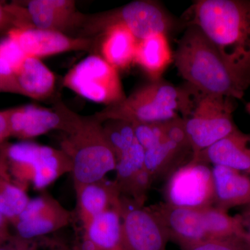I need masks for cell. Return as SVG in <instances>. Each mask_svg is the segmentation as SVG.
<instances>
[{
    "label": "cell",
    "instance_id": "4fadbf2b",
    "mask_svg": "<svg viewBox=\"0 0 250 250\" xmlns=\"http://www.w3.org/2000/svg\"><path fill=\"white\" fill-rule=\"evenodd\" d=\"M8 37L24 55L38 59L70 51L88 50L94 42L90 38L71 37L59 31L36 28L14 27Z\"/></svg>",
    "mask_w": 250,
    "mask_h": 250
},
{
    "label": "cell",
    "instance_id": "ac0fdd59",
    "mask_svg": "<svg viewBox=\"0 0 250 250\" xmlns=\"http://www.w3.org/2000/svg\"><path fill=\"white\" fill-rule=\"evenodd\" d=\"M75 189L77 211L83 228L94 218L120 206L122 195L115 181L104 178Z\"/></svg>",
    "mask_w": 250,
    "mask_h": 250
},
{
    "label": "cell",
    "instance_id": "d590c367",
    "mask_svg": "<svg viewBox=\"0 0 250 250\" xmlns=\"http://www.w3.org/2000/svg\"><path fill=\"white\" fill-rule=\"evenodd\" d=\"M241 215L244 219L250 218V205L243 207V209L242 210Z\"/></svg>",
    "mask_w": 250,
    "mask_h": 250
},
{
    "label": "cell",
    "instance_id": "836d02e7",
    "mask_svg": "<svg viewBox=\"0 0 250 250\" xmlns=\"http://www.w3.org/2000/svg\"><path fill=\"white\" fill-rule=\"evenodd\" d=\"M9 223V220L0 212V233L9 236V229H8Z\"/></svg>",
    "mask_w": 250,
    "mask_h": 250
},
{
    "label": "cell",
    "instance_id": "9a60e30c",
    "mask_svg": "<svg viewBox=\"0 0 250 250\" xmlns=\"http://www.w3.org/2000/svg\"><path fill=\"white\" fill-rule=\"evenodd\" d=\"M160 219L170 241L186 250L207 239L201 208L161 203L150 207Z\"/></svg>",
    "mask_w": 250,
    "mask_h": 250
},
{
    "label": "cell",
    "instance_id": "5bb4252c",
    "mask_svg": "<svg viewBox=\"0 0 250 250\" xmlns=\"http://www.w3.org/2000/svg\"><path fill=\"white\" fill-rule=\"evenodd\" d=\"M18 4L27 28L63 33L72 27H81L84 17L72 0H29Z\"/></svg>",
    "mask_w": 250,
    "mask_h": 250
},
{
    "label": "cell",
    "instance_id": "4316f807",
    "mask_svg": "<svg viewBox=\"0 0 250 250\" xmlns=\"http://www.w3.org/2000/svg\"><path fill=\"white\" fill-rule=\"evenodd\" d=\"M104 133L106 141L118 159L128 148L137 142L133 125L122 120L103 122Z\"/></svg>",
    "mask_w": 250,
    "mask_h": 250
},
{
    "label": "cell",
    "instance_id": "6da1fadb",
    "mask_svg": "<svg viewBox=\"0 0 250 250\" xmlns=\"http://www.w3.org/2000/svg\"><path fill=\"white\" fill-rule=\"evenodd\" d=\"M195 26L224 59L250 80V0H197L188 10Z\"/></svg>",
    "mask_w": 250,
    "mask_h": 250
},
{
    "label": "cell",
    "instance_id": "d6986e66",
    "mask_svg": "<svg viewBox=\"0 0 250 250\" xmlns=\"http://www.w3.org/2000/svg\"><path fill=\"white\" fill-rule=\"evenodd\" d=\"M83 229L80 250H124L120 206L94 218Z\"/></svg>",
    "mask_w": 250,
    "mask_h": 250
},
{
    "label": "cell",
    "instance_id": "9c48e42d",
    "mask_svg": "<svg viewBox=\"0 0 250 250\" xmlns=\"http://www.w3.org/2000/svg\"><path fill=\"white\" fill-rule=\"evenodd\" d=\"M166 203L174 207L202 208L214 205L215 188L209 165L190 160L167 177Z\"/></svg>",
    "mask_w": 250,
    "mask_h": 250
},
{
    "label": "cell",
    "instance_id": "484cf974",
    "mask_svg": "<svg viewBox=\"0 0 250 250\" xmlns=\"http://www.w3.org/2000/svg\"><path fill=\"white\" fill-rule=\"evenodd\" d=\"M29 200L26 190L15 183L0 159V212L12 224Z\"/></svg>",
    "mask_w": 250,
    "mask_h": 250
},
{
    "label": "cell",
    "instance_id": "ba28073f",
    "mask_svg": "<svg viewBox=\"0 0 250 250\" xmlns=\"http://www.w3.org/2000/svg\"><path fill=\"white\" fill-rule=\"evenodd\" d=\"M64 87L82 98L106 106L126 98L118 70L102 56L85 57L67 72Z\"/></svg>",
    "mask_w": 250,
    "mask_h": 250
},
{
    "label": "cell",
    "instance_id": "2e32d148",
    "mask_svg": "<svg viewBox=\"0 0 250 250\" xmlns=\"http://www.w3.org/2000/svg\"><path fill=\"white\" fill-rule=\"evenodd\" d=\"M115 180L123 196L145 205L153 182L145 165V149L135 143L117 159Z\"/></svg>",
    "mask_w": 250,
    "mask_h": 250
},
{
    "label": "cell",
    "instance_id": "e0dca14e",
    "mask_svg": "<svg viewBox=\"0 0 250 250\" xmlns=\"http://www.w3.org/2000/svg\"><path fill=\"white\" fill-rule=\"evenodd\" d=\"M191 159L208 165L225 166L250 175V134L236 130Z\"/></svg>",
    "mask_w": 250,
    "mask_h": 250
},
{
    "label": "cell",
    "instance_id": "4dcf8cb0",
    "mask_svg": "<svg viewBox=\"0 0 250 250\" xmlns=\"http://www.w3.org/2000/svg\"><path fill=\"white\" fill-rule=\"evenodd\" d=\"M0 250H35L31 240L24 239L15 235L10 236L0 244Z\"/></svg>",
    "mask_w": 250,
    "mask_h": 250
},
{
    "label": "cell",
    "instance_id": "7a4b0ae2",
    "mask_svg": "<svg viewBox=\"0 0 250 250\" xmlns=\"http://www.w3.org/2000/svg\"><path fill=\"white\" fill-rule=\"evenodd\" d=\"M174 62L188 84L201 93L242 100L250 86V80L236 72L195 26H187Z\"/></svg>",
    "mask_w": 250,
    "mask_h": 250
},
{
    "label": "cell",
    "instance_id": "44dd1931",
    "mask_svg": "<svg viewBox=\"0 0 250 250\" xmlns=\"http://www.w3.org/2000/svg\"><path fill=\"white\" fill-rule=\"evenodd\" d=\"M15 75L21 95L28 98L45 100L55 89V75L40 59L26 57Z\"/></svg>",
    "mask_w": 250,
    "mask_h": 250
},
{
    "label": "cell",
    "instance_id": "30bf717a",
    "mask_svg": "<svg viewBox=\"0 0 250 250\" xmlns=\"http://www.w3.org/2000/svg\"><path fill=\"white\" fill-rule=\"evenodd\" d=\"M120 211L124 250H166L170 238L150 207L122 195Z\"/></svg>",
    "mask_w": 250,
    "mask_h": 250
},
{
    "label": "cell",
    "instance_id": "52a82bcc",
    "mask_svg": "<svg viewBox=\"0 0 250 250\" xmlns=\"http://www.w3.org/2000/svg\"><path fill=\"white\" fill-rule=\"evenodd\" d=\"M234 100L200 93L191 114L184 119L192 157L238 129L233 118Z\"/></svg>",
    "mask_w": 250,
    "mask_h": 250
},
{
    "label": "cell",
    "instance_id": "1f68e13d",
    "mask_svg": "<svg viewBox=\"0 0 250 250\" xmlns=\"http://www.w3.org/2000/svg\"><path fill=\"white\" fill-rule=\"evenodd\" d=\"M11 137L7 111H0V146L4 144L8 138Z\"/></svg>",
    "mask_w": 250,
    "mask_h": 250
},
{
    "label": "cell",
    "instance_id": "3957f363",
    "mask_svg": "<svg viewBox=\"0 0 250 250\" xmlns=\"http://www.w3.org/2000/svg\"><path fill=\"white\" fill-rule=\"evenodd\" d=\"M200 92L190 85L177 86L163 80L151 81L116 104L94 116L101 122L122 120L131 123H159L190 116Z\"/></svg>",
    "mask_w": 250,
    "mask_h": 250
},
{
    "label": "cell",
    "instance_id": "cb8c5ba5",
    "mask_svg": "<svg viewBox=\"0 0 250 250\" xmlns=\"http://www.w3.org/2000/svg\"><path fill=\"white\" fill-rule=\"evenodd\" d=\"M188 157L192 159L190 148L183 147L166 139L160 143L145 150V165L153 181L170 175L180 166L187 164Z\"/></svg>",
    "mask_w": 250,
    "mask_h": 250
},
{
    "label": "cell",
    "instance_id": "5b68a950",
    "mask_svg": "<svg viewBox=\"0 0 250 250\" xmlns=\"http://www.w3.org/2000/svg\"><path fill=\"white\" fill-rule=\"evenodd\" d=\"M0 159L15 183L42 190L71 173L70 159L62 149L22 141L0 146Z\"/></svg>",
    "mask_w": 250,
    "mask_h": 250
},
{
    "label": "cell",
    "instance_id": "7c38bea8",
    "mask_svg": "<svg viewBox=\"0 0 250 250\" xmlns=\"http://www.w3.org/2000/svg\"><path fill=\"white\" fill-rule=\"evenodd\" d=\"M71 218L70 212L57 200L43 194L30 199L12 225L17 236L31 241L65 228Z\"/></svg>",
    "mask_w": 250,
    "mask_h": 250
},
{
    "label": "cell",
    "instance_id": "d4e9b609",
    "mask_svg": "<svg viewBox=\"0 0 250 250\" xmlns=\"http://www.w3.org/2000/svg\"><path fill=\"white\" fill-rule=\"evenodd\" d=\"M207 239L238 236L246 238L244 219L241 215L232 216L227 210L214 206L201 208Z\"/></svg>",
    "mask_w": 250,
    "mask_h": 250
},
{
    "label": "cell",
    "instance_id": "83f0119b",
    "mask_svg": "<svg viewBox=\"0 0 250 250\" xmlns=\"http://www.w3.org/2000/svg\"><path fill=\"white\" fill-rule=\"evenodd\" d=\"M131 124L136 141L145 150L154 147L166 139L164 122Z\"/></svg>",
    "mask_w": 250,
    "mask_h": 250
},
{
    "label": "cell",
    "instance_id": "ffe728a7",
    "mask_svg": "<svg viewBox=\"0 0 250 250\" xmlns=\"http://www.w3.org/2000/svg\"><path fill=\"white\" fill-rule=\"evenodd\" d=\"M214 182V207L227 210L250 205V177L225 166L212 168Z\"/></svg>",
    "mask_w": 250,
    "mask_h": 250
},
{
    "label": "cell",
    "instance_id": "f1b7e54d",
    "mask_svg": "<svg viewBox=\"0 0 250 250\" xmlns=\"http://www.w3.org/2000/svg\"><path fill=\"white\" fill-rule=\"evenodd\" d=\"M186 250H250V244L242 237L210 238Z\"/></svg>",
    "mask_w": 250,
    "mask_h": 250
},
{
    "label": "cell",
    "instance_id": "8992f818",
    "mask_svg": "<svg viewBox=\"0 0 250 250\" xmlns=\"http://www.w3.org/2000/svg\"><path fill=\"white\" fill-rule=\"evenodd\" d=\"M114 25L127 28L140 41L158 33L168 35L174 22L157 1L138 0L93 16L84 15L81 27L85 35H102L106 29Z\"/></svg>",
    "mask_w": 250,
    "mask_h": 250
},
{
    "label": "cell",
    "instance_id": "8fae6325",
    "mask_svg": "<svg viewBox=\"0 0 250 250\" xmlns=\"http://www.w3.org/2000/svg\"><path fill=\"white\" fill-rule=\"evenodd\" d=\"M6 111L11 136L21 140L34 139L52 130L66 133L73 112L61 103L54 109L25 105Z\"/></svg>",
    "mask_w": 250,
    "mask_h": 250
},
{
    "label": "cell",
    "instance_id": "74e56055",
    "mask_svg": "<svg viewBox=\"0 0 250 250\" xmlns=\"http://www.w3.org/2000/svg\"><path fill=\"white\" fill-rule=\"evenodd\" d=\"M246 111L248 112V114L250 116V101L249 103H247L246 105Z\"/></svg>",
    "mask_w": 250,
    "mask_h": 250
},
{
    "label": "cell",
    "instance_id": "277c9868",
    "mask_svg": "<svg viewBox=\"0 0 250 250\" xmlns=\"http://www.w3.org/2000/svg\"><path fill=\"white\" fill-rule=\"evenodd\" d=\"M61 149L70 159L75 187L106 178L116 170V155L106 141L103 123L95 116L75 113Z\"/></svg>",
    "mask_w": 250,
    "mask_h": 250
},
{
    "label": "cell",
    "instance_id": "7402d4cb",
    "mask_svg": "<svg viewBox=\"0 0 250 250\" xmlns=\"http://www.w3.org/2000/svg\"><path fill=\"white\" fill-rule=\"evenodd\" d=\"M172 62L174 53L167 34L158 33L138 42L135 63L141 67L151 80H161Z\"/></svg>",
    "mask_w": 250,
    "mask_h": 250
},
{
    "label": "cell",
    "instance_id": "d6a6232c",
    "mask_svg": "<svg viewBox=\"0 0 250 250\" xmlns=\"http://www.w3.org/2000/svg\"><path fill=\"white\" fill-rule=\"evenodd\" d=\"M14 25V18L8 8V6H3L0 4V31L2 30L8 24Z\"/></svg>",
    "mask_w": 250,
    "mask_h": 250
},
{
    "label": "cell",
    "instance_id": "8d00e7d4",
    "mask_svg": "<svg viewBox=\"0 0 250 250\" xmlns=\"http://www.w3.org/2000/svg\"><path fill=\"white\" fill-rule=\"evenodd\" d=\"M9 236H6V235L0 233V244H1V243H3V242H4Z\"/></svg>",
    "mask_w": 250,
    "mask_h": 250
},
{
    "label": "cell",
    "instance_id": "603a6c76",
    "mask_svg": "<svg viewBox=\"0 0 250 250\" xmlns=\"http://www.w3.org/2000/svg\"><path fill=\"white\" fill-rule=\"evenodd\" d=\"M102 36L101 56L110 65L119 71L135 63L139 40L127 28L112 26L104 31Z\"/></svg>",
    "mask_w": 250,
    "mask_h": 250
},
{
    "label": "cell",
    "instance_id": "e575fe53",
    "mask_svg": "<svg viewBox=\"0 0 250 250\" xmlns=\"http://www.w3.org/2000/svg\"><path fill=\"white\" fill-rule=\"evenodd\" d=\"M244 223L246 229V240L250 244V218L244 219Z\"/></svg>",
    "mask_w": 250,
    "mask_h": 250
},
{
    "label": "cell",
    "instance_id": "f546056e",
    "mask_svg": "<svg viewBox=\"0 0 250 250\" xmlns=\"http://www.w3.org/2000/svg\"><path fill=\"white\" fill-rule=\"evenodd\" d=\"M0 92L21 95L15 71L11 64L0 55Z\"/></svg>",
    "mask_w": 250,
    "mask_h": 250
}]
</instances>
